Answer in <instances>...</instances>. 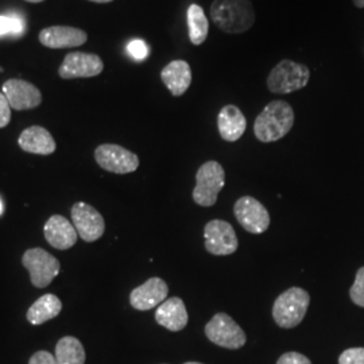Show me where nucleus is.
<instances>
[{
    "mask_svg": "<svg viewBox=\"0 0 364 364\" xmlns=\"http://www.w3.org/2000/svg\"><path fill=\"white\" fill-rule=\"evenodd\" d=\"M294 124L293 107L284 100H274L264 107L254 123L257 139L272 144L282 139Z\"/></svg>",
    "mask_w": 364,
    "mask_h": 364,
    "instance_id": "f257e3e1",
    "label": "nucleus"
},
{
    "mask_svg": "<svg viewBox=\"0 0 364 364\" xmlns=\"http://www.w3.org/2000/svg\"><path fill=\"white\" fill-rule=\"evenodd\" d=\"M209 13L213 23L228 34H242L255 23L251 0H215Z\"/></svg>",
    "mask_w": 364,
    "mask_h": 364,
    "instance_id": "f03ea898",
    "label": "nucleus"
},
{
    "mask_svg": "<svg viewBox=\"0 0 364 364\" xmlns=\"http://www.w3.org/2000/svg\"><path fill=\"white\" fill-rule=\"evenodd\" d=\"M311 304V296L301 287H290L275 299L273 318L277 326L285 329L296 328L302 323Z\"/></svg>",
    "mask_w": 364,
    "mask_h": 364,
    "instance_id": "7ed1b4c3",
    "label": "nucleus"
},
{
    "mask_svg": "<svg viewBox=\"0 0 364 364\" xmlns=\"http://www.w3.org/2000/svg\"><path fill=\"white\" fill-rule=\"evenodd\" d=\"M224 185L225 171L220 164L216 161H208L203 164L196 174L193 201L200 207L215 205Z\"/></svg>",
    "mask_w": 364,
    "mask_h": 364,
    "instance_id": "20e7f679",
    "label": "nucleus"
},
{
    "mask_svg": "<svg viewBox=\"0 0 364 364\" xmlns=\"http://www.w3.org/2000/svg\"><path fill=\"white\" fill-rule=\"evenodd\" d=\"M311 77L308 66L284 60L274 66L267 77V88L273 93H291L306 87Z\"/></svg>",
    "mask_w": 364,
    "mask_h": 364,
    "instance_id": "39448f33",
    "label": "nucleus"
},
{
    "mask_svg": "<svg viewBox=\"0 0 364 364\" xmlns=\"http://www.w3.org/2000/svg\"><path fill=\"white\" fill-rule=\"evenodd\" d=\"M22 264L30 274V281L33 287L43 289L53 282V279L60 273L61 264L52 254L43 248H30L22 257Z\"/></svg>",
    "mask_w": 364,
    "mask_h": 364,
    "instance_id": "423d86ee",
    "label": "nucleus"
},
{
    "mask_svg": "<svg viewBox=\"0 0 364 364\" xmlns=\"http://www.w3.org/2000/svg\"><path fill=\"white\" fill-rule=\"evenodd\" d=\"M205 335L213 344L228 350H239L247 341L245 331L225 313H218L210 318L205 326Z\"/></svg>",
    "mask_w": 364,
    "mask_h": 364,
    "instance_id": "0eeeda50",
    "label": "nucleus"
},
{
    "mask_svg": "<svg viewBox=\"0 0 364 364\" xmlns=\"http://www.w3.org/2000/svg\"><path fill=\"white\" fill-rule=\"evenodd\" d=\"M234 215L237 223L250 234H263L270 227L269 210L251 196H243L235 203Z\"/></svg>",
    "mask_w": 364,
    "mask_h": 364,
    "instance_id": "6e6552de",
    "label": "nucleus"
},
{
    "mask_svg": "<svg viewBox=\"0 0 364 364\" xmlns=\"http://www.w3.org/2000/svg\"><path fill=\"white\" fill-rule=\"evenodd\" d=\"M95 159L102 169L115 174H129L139 168V158L119 144H105L95 150Z\"/></svg>",
    "mask_w": 364,
    "mask_h": 364,
    "instance_id": "1a4fd4ad",
    "label": "nucleus"
},
{
    "mask_svg": "<svg viewBox=\"0 0 364 364\" xmlns=\"http://www.w3.org/2000/svg\"><path fill=\"white\" fill-rule=\"evenodd\" d=\"M205 248L216 257L231 255L239 247L234 227L225 220H210L204 228Z\"/></svg>",
    "mask_w": 364,
    "mask_h": 364,
    "instance_id": "9d476101",
    "label": "nucleus"
},
{
    "mask_svg": "<svg viewBox=\"0 0 364 364\" xmlns=\"http://www.w3.org/2000/svg\"><path fill=\"white\" fill-rule=\"evenodd\" d=\"M72 220L77 231L78 236L92 243L99 240L105 231V221L102 213L87 203H76L72 207Z\"/></svg>",
    "mask_w": 364,
    "mask_h": 364,
    "instance_id": "9b49d317",
    "label": "nucleus"
},
{
    "mask_svg": "<svg viewBox=\"0 0 364 364\" xmlns=\"http://www.w3.org/2000/svg\"><path fill=\"white\" fill-rule=\"evenodd\" d=\"M105 69L102 58L92 53H69L58 69L60 77L88 78L99 76Z\"/></svg>",
    "mask_w": 364,
    "mask_h": 364,
    "instance_id": "f8f14e48",
    "label": "nucleus"
},
{
    "mask_svg": "<svg viewBox=\"0 0 364 364\" xmlns=\"http://www.w3.org/2000/svg\"><path fill=\"white\" fill-rule=\"evenodd\" d=\"M3 93L7 97L11 108L25 111L37 108L42 103V93L36 85L25 80L11 78L3 84Z\"/></svg>",
    "mask_w": 364,
    "mask_h": 364,
    "instance_id": "ddd939ff",
    "label": "nucleus"
},
{
    "mask_svg": "<svg viewBox=\"0 0 364 364\" xmlns=\"http://www.w3.org/2000/svg\"><path fill=\"white\" fill-rule=\"evenodd\" d=\"M169 294L168 284L161 278H150L144 285L135 287L130 294L131 306L136 311H150L166 301Z\"/></svg>",
    "mask_w": 364,
    "mask_h": 364,
    "instance_id": "4468645a",
    "label": "nucleus"
},
{
    "mask_svg": "<svg viewBox=\"0 0 364 364\" xmlns=\"http://www.w3.org/2000/svg\"><path fill=\"white\" fill-rule=\"evenodd\" d=\"M88 36L84 30L70 26H52L39 33V42L50 49L77 48L87 42Z\"/></svg>",
    "mask_w": 364,
    "mask_h": 364,
    "instance_id": "2eb2a0df",
    "label": "nucleus"
},
{
    "mask_svg": "<svg viewBox=\"0 0 364 364\" xmlns=\"http://www.w3.org/2000/svg\"><path fill=\"white\" fill-rule=\"evenodd\" d=\"M46 242L57 250H69L77 242V231L75 225L61 215H53L43 227Z\"/></svg>",
    "mask_w": 364,
    "mask_h": 364,
    "instance_id": "dca6fc26",
    "label": "nucleus"
},
{
    "mask_svg": "<svg viewBox=\"0 0 364 364\" xmlns=\"http://www.w3.org/2000/svg\"><path fill=\"white\" fill-rule=\"evenodd\" d=\"M156 323L171 332L182 331L188 326V311L180 297H171L164 301L156 312Z\"/></svg>",
    "mask_w": 364,
    "mask_h": 364,
    "instance_id": "f3484780",
    "label": "nucleus"
},
{
    "mask_svg": "<svg viewBox=\"0 0 364 364\" xmlns=\"http://www.w3.org/2000/svg\"><path fill=\"white\" fill-rule=\"evenodd\" d=\"M18 144L23 151L31 154L50 156L55 151V141L52 134L41 126H31L23 131Z\"/></svg>",
    "mask_w": 364,
    "mask_h": 364,
    "instance_id": "a211bd4d",
    "label": "nucleus"
},
{
    "mask_svg": "<svg viewBox=\"0 0 364 364\" xmlns=\"http://www.w3.org/2000/svg\"><path fill=\"white\" fill-rule=\"evenodd\" d=\"M220 136L227 142H236L247 129V120L236 105H225L218 117Z\"/></svg>",
    "mask_w": 364,
    "mask_h": 364,
    "instance_id": "6ab92c4d",
    "label": "nucleus"
},
{
    "mask_svg": "<svg viewBox=\"0 0 364 364\" xmlns=\"http://www.w3.org/2000/svg\"><path fill=\"white\" fill-rule=\"evenodd\" d=\"M161 78L173 96H182L192 84V69L186 61H171L161 72Z\"/></svg>",
    "mask_w": 364,
    "mask_h": 364,
    "instance_id": "aec40b11",
    "label": "nucleus"
},
{
    "mask_svg": "<svg viewBox=\"0 0 364 364\" xmlns=\"http://www.w3.org/2000/svg\"><path fill=\"white\" fill-rule=\"evenodd\" d=\"M63 311V302L54 294H45L37 299L27 311V321L31 326H41L54 317H57Z\"/></svg>",
    "mask_w": 364,
    "mask_h": 364,
    "instance_id": "412c9836",
    "label": "nucleus"
},
{
    "mask_svg": "<svg viewBox=\"0 0 364 364\" xmlns=\"http://www.w3.org/2000/svg\"><path fill=\"white\" fill-rule=\"evenodd\" d=\"M55 359L58 364H85V350L78 338L65 336L55 346Z\"/></svg>",
    "mask_w": 364,
    "mask_h": 364,
    "instance_id": "4be33fe9",
    "label": "nucleus"
},
{
    "mask_svg": "<svg viewBox=\"0 0 364 364\" xmlns=\"http://www.w3.org/2000/svg\"><path fill=\"white\" fill-rule=\"evenodd\" d=\"M191 42L198 46L208 37L209 22L204 10L198 4H191L186 13Z\"/></svg>",
    "mask_w": 364,
    "mask_h": 364,
    "instance_id": "5701e85b",
    "label": "nucleus"
},
{
    "mask_svg": "<svg viewBox=\"0 0 364 364\" xmlns=\"http://www.w3.org/2000/svg\"><path fill=\"white\" fill-rule=\"evenodd\" d=\"M23 31L22 19L14 15H0V36L21 34Z\"/></svg>",
    "mask_w": 364,
    "mask_h": 364,
    "instance_id": "b1692460",
    "label": "nucleus"
},
{
    "mask_svg": "<svg viewBox=\"0 0 364 364\" xmlns=\"http://www.w3.org/2000/svg\"><path fill=\"white\" fill-rule=\"evenodd\" d=\"M350 297L355 305L364 308V267H360L356 272L355 282L350 290Z\"/></svg>",
    "mask_w": 364,
    "mask_h": 364,
    "instance_id": "393cba45",
    "label": "nucleus"
},
{
    "mask_svg": "<svg viewBox=\"0 0 364 364\" xmlns=\"http://www.w3.org/2000/svg\"><path fill=\"white\" fill-rule=\"evenodd\" d=\"M338 364H364V348L346 350L340 355Z\"/></svg>",
    "mask_w": 364,
    "mask_h": 364,
    "instance_id": "a878e982",
    "label": "nucleus"
},
{
    "mask_svg": "<svg viewBox=\"0 0 364 364\" xmlns=\"http://www.w3.org/2000/svg\"><path fill=\"white\" fill-rule=\"evenodd\" d=\"M127 50L138 61H142L149 55V46L141 39H135V41L130 42Z\"/></svg>",
    "mask_w": 364,
    "mask_h": 364,
    "instance_id": "bb28decb",
    "label": "nucleus"
},
{
    "mask_svg": "<svg viewBox=\"0 0 364 364\" xmlns=\"http://www.w3.org/2000/svg\"><path fill=\"white\" fill-rule=\"evenodd\" d=\"M11 120V105L3 92H0V129L6 127Z\"/></svg>",
    "mask_w": 364,
    "mask_h": 364,
    "instance_id": "cd10ccee",
    "label": "nucleus"
},
{
    "mask_svg": "<svg viewBox=\"0 0 364 364\" xmlns=\"http://www.w3.org/2000/svg\"><path fill=\"white\" fill-rule=\"evenodd\" d=\"M277 364H312V362L299 352H287L278 359Z\"/></svg>",
    "mask_w": 364,
    "mask_h": 364,
    "instance_id": "c85d7f7f",
    "label": "nucleus"
},
{
    "mask_svg": "<svg viewBox=\"0 0 364 364\" xmlns=\"http://www.w3.org/2000/svg\"><path fill=\"white\" fill-rule=\"evenodd\" d=\"M28 364H58V362L50 352L38 351L30 358Z\"/></svg>",
    "mask_w": 364,
    "mask_h": 364,
    "instance_id": "c756f323",
    "label": "nucleus"
},
{
    "mask_svg": "<svg viewBox=\"0 0 364 364\" xmlns=\"http://www.w3.org/2000/svg\"><path fill=\"white\" fill-rule=\"evenodd\" d=\"M353 3H355V6L359 7V9H363L364 7V0H353Z\"/></svg>",
    "mask_w": 364,
    "mask_h": 364,
    "instance_id": "7c9ffc66",
    "label": "nucleus"
},
{
    "mask_svg": "<svg viewBox=\"0 0 364 364\" xmlns=\"http://www.w3.org/2000/svg\"><path fill=\"white\" fill-rule=\"evenodd\" d=\"M90 1H93V3H111L114 0H90Z\"/></svg>",
    "mask_w": 364,
    "mask_h": 364,
    "instance_id": "2f4dec72",
    "label": "nucleus"
},
{
    "mask_svg": "<svg viewBox=\"0 0 364 364\" xmlns=\"http://www.w3.org/2000/svg\"><path fill=\"white\" fill-rule=\"evenodd\" d=\"M26 1H30V3H41V1H43V0H26Z\"/></svg>",
    "mask_w": 364,
    "mask_h": 364,
    "instance_id": "473e14b6",
    "label": "nucleus"
},
{
    "mask_svg": "<svg viewBox=\"0 0 364 364\" xmlns=\"http://www.w3.org/2000/svg\"><path fill=\"white\" fill-rule=\"evenodd\" d=\"M1 212H3V204H1V200H0V215H1Z\"/></svg>",
    "mask_w": 364,
    "mask_h": 364,
    "instance_id": "72a5a7b5",
    "label": "nucleus"
},
{
    "mask_svg": "<svg viewBox=\"0 0 364 364\" xmlns=\"http://www.w3.org/2000/svg\"><path fill=\"white\" fill-rule=\"evenodd\" d=\"M183 364H203V363H198V362H186V363Z\"/></svg>",
    "mask_w": 364,
    "mask_h": 364,
    "instance_id": "f704fd0d",
    "label": "nucleus"
}]
</instances>
